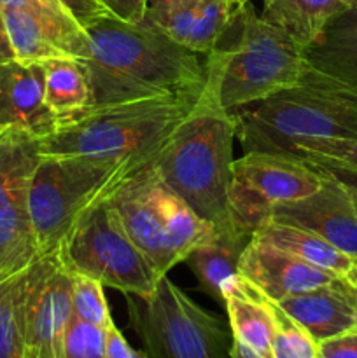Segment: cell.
Here are the masks:
<instances>
[{"label":"cell","mask_w":357,"mask_h":358,"mask_svg":"<svg viewBox=\"0 0 357 358\" xmlns=\"http://www.w3.org/2000/svg\"><path fill=\"white\" fill-rule=\"evenodd\" d=\"M265 2H268V0H265Z\"/></svg>","instance_id":"cell-42"},{"label":"cell","mask_w":357,"mask_h":358,"mask_svg":"<svg viewBox=\"0 0 357 358\" xmlns=\"http://www.w3.org/2000/svg\"><path fill=\"white\" fill-rule=\"evenodd\" d=\"M304 52L312 69L357 96V7L331 21Z\"/></svg>","instance_id":"cell-20"},{"label":"cell","mask_w":357,"mask_h":358,"mask_svg":"<svg viewBox=\"0 0 357 358\" xmlns=\"http://www.w3.org/2000/svg\"><path fill=\"white\" fill-rule=\"evenodd\" d=\"M41 159V140L0 142V283L27 271L38 259L28 191Z\"/></svg>","instance_id":"cell-10"},{"label":"cell","mask_w":357,"mask_h":358,"mask_svg":"<svg viewBox=\"0 0 357 358\" xmlns=\"http://www.w3.org/2000/svg\"><path fill=\"white\" fill-rule=\"evenodd\" d=\"M21 276L0 283V358H27L21 320Z\"/></svg>","instance_id":"cell-27"},{"label":"cell","mask_w":357,"mask_h":358,"mask_svg":"<svg viewBox=\"0 0 357 358\" xmlns=\"http://www.w3.org/2000/svg\"><path fill=\"white\" fill-rule=\"evenodd\" d=\"M328 171H331V173H335L336 177L342 178L345 184H349L350 187L357 192V173H352V171H332V170H328Z\"/></svg>","instance_id":"cell-38"},{"label":"cell","mask_w":357,"mask_h":358,"mask_svg":"<svg viewBox=\"0 0 357 358\" xmlns=\"http://www.w3.org/2000/svg\"><path fill=\"white\" fill-rule=\"evenodd\" d=\"M62 358H105V329L72 317L65 332Z\"/></svg>","instance_id":"cell-30"},{"label":"cell","mask_w":357,"mask_h":358,"mask_svg":"<svg viewBox=\"0 0 357 358\" xmlns=\"http://www.w3.org/2000/svg\"><path fill=\"white\" fill-rule=\"evenodd\" d=\"M289 154H296L308 164L322 170L357 173V136L300 140Z\"/></svg>","instance_id":"cell-26"},{"label":"cell","mask_w":357,"mask_h":358,"mask_svg":"<svg viewBox=\"0 0 357 358\" xmlns=\"http://www.w3.org/2000/svg\"><path fill=\"white\" fill-rule=\"evenodd\" d=\"M352 7H356L354 0H268L262 17L286 30L307 49L331 21Z\"/></svg>","instance_id":"cell-23"},{"label":"cell","mask_w":357,"mask_h":358,"mask_svg":"<svg viewBox=\"0 0 357 358\" xmlns=\"http://www.w3.org/2000/svg\"><path fill=\"white\" fill-rule=\"evenodd\" d=\"M105 358H146L142 352H136L130 346L122 332L112 322L105 329Z\"/></svg>","instance_id":"cell-34"},{"label":"cell","mask_w":357,"mask_h":358,"mask_svg":"<svg viewBox=\"0 0 357 358\" xmlns=\"http://www.w3.org/2000/svg\"><path fill=\"white\" fill-rule=\"evenodd\" d=\"M144 166L130 159L41 156L28 191L38 257L59 252L83 217Z\"/></svg>","instance_id":"cell-6"},{"label":"cell","mask_w":357,"mask_h":358,"mask_svg":"<svg viewBox=\"0 0 357 358\" xmlns=\"http://www.w3.org/2000/svg\"><path fill=\"white\" fill-rule=\"evenodd\" d=\"M196 98L156 96L90 107L41 140V156L130 159L149 164Z\"/></svg>","instance_id":"cell-3"},{"label":"cell","mask_w":357,"mask_h":358,"mask_svg":"<svg viewBox=\"0 0 357 358\" xmlns=\"http://www.w3.org/2000/svg\"><path fill=\"white\" fill-rule=\"evenodd\" d=\"M275 331L272 339L273 358H318V343L294 322L276 303H272Z\"/></svg>","instance_id":"cell-28"},{"label":"cell","mask_w":357,"mask_h":358,"mask_svg":"<svg viewBox=\"0 0 357 358\" xmlns=\"http://www.w3.org/2000/svg\"><path fill=\"white\" fill-rule=\"evenodd\" d=\"M230 358H259L248 348H245L241 343H238L237 339L231 338V346H230Z\"/></svg>","instance_id":"cell-37"},{"label":"cell","mask_w":357,"mask_h":358,"mask_svg":"<svg viewBox=\"0 0 357 358\" xmlns=\"http://www.w3.org/2000/svg\"><path fill=\"white\" fill-rule=\"evenodd\" d=\"M150 163L130 175L108 198L133 243L153 262L161 276L181 264L168 241L150 199Z\"/></svg>","instance_id":"cell-16"},{"label":"cell","mask_w":357,"mask_h":358,"mask_svg":"<svg viewBox=\"0 0 357 358\" xmlns=\"http://www.w3.org/2000/svg\"><path fill=\"white\" fill-rule=\"evenodd\" d=\"M247 2L251 0H200L188 48L196 55H210L223 44Z\"/></svg>","instance_id":"cell-25"},{"label":"cell","mask_w":357,"mask_h":358,"mask_svg":"<svg viewBox=\"0 0 357 358\" xmlns=\"http://www.w3.org/2000/svg\"><path fill=\"white\" fill-rule=\"evenodd\" d=\"M72 317V273L58 254L42 255L21 276L27 358H62Z\"/></svg>","instance_id":"cell-11"},{"label":"cell","mask_w":357,"mask_h":358,"mask_svg":"<svg viewBox=\"0 0 357 358\" xmlns=\"http://www.w3.org/2000/svg\"><path fill=\"white\" fill-rule=\"evenodd\" d=\"M150 170V199L178 262H184L200 243L212 236L216 226L202 219L177 192L172 191L156 173L153 163Z\"/></svg>","instance_id":"cell-22"},{"label":"cell","mask_w":357,"mask_h":358,"mask_svg":"<svg viewBox=\"0 0 357 358\" xmlns=\"http://www.w3.org/2000/svg\"><path fill=\"white\" fill-rule=\"evenodd\" d=\"M251 240L252 233L237 224L216 226L212 236L189 254L184 262L189 264L203 292L223 303L224 283L238 275V264Z\"/></svg>","instance_id":"cell-19"},{"label":"cell","mask_w":357,"mask_h":358,"mask_svg":"<svg viewBox=\"0 0 357 358\" xmlns=\"http://www.w3.org/2000/svg\"><path fill=\"white\" fill-rule=\"evenodd\" d=\"M97 2L104 6L111 16L130 23H140L147 10V0H97Z\"/></svg>","instance_id":"cell-33"},{"label":"cell","mask_w":357,"mask_h":358,"mask_svg":"<svg viewBox=\"0 0 357 358\" xmlns=\"http://www.w3.org/2000/svg\"><path fill=\"white\" fill-rule=\"evenodd\" d=\"M233 114L244 152L289 154L300 140L357 136V96L310 65L296 86Z\"/></svg>","instance_id":"cell-4"},{"label":"cell","mask_w":357,"mask_h":358,"mask_svg":"<svg viewBox=\"0 0 357 358\" xmlns=\"http://www.w3.org/2000/svg\"><path fill=\"white\" fill-rule=\"evenodd\" d=\"M90 58L84 59L91 107L156 96L198 98L205 65L198 55L147 21L130 23L102 16L86 27Z\"/></svg>","instance_id":"cell-1"},{"label":"cell","mask_w":357,"mask_h":358,"mask_svg":"<svg viewBox=\"0 0 357 358\" xmlns=\"http://www.w3.org/2000/svg\"><path fill=\"white\" fill-rule=\"evenodd\" d=\"M238 275L262 297L276 304L287 297L329 285L338 278L254 238L244 250Z\"/></svg>","instance_id":"cell-15"},{"label":"cell","mask_w":357,"mask_h":358,"mask_svg":"<svg viewBox=\"0 0 357 358\" xmlns=\"http://www.w3.org/2000/svg\"><path fill=\"white\" fill-rule=\"evenodd\" d=\"M16 59L42 63L55 58H90L86 27L48 7H0Z\"/></svg>","instance_id":"cell-12"},{"label":"cell","mask_w":357,"mask_h":358,"mask_svg":"<svg viewBox=\"0 0 357 358\" xmlns=\"http://www.w3.org/2000/svg\"><path fill=\"white\" fill-rule=\"evenodd\" d=\"M322 180L321 168L296 154L244 152L233 163L230 203L234 224L254 234L276 206L308 198Z\"/></svg>","instance_id":"cell-9"},{"label":"cell","mask_w":357,"mask_h":358,"mask_svg":"<svg viewBox=\"0 0 357 358\" xmlns=\"http://www.w3.org/2000/svg\"><path fill=\"white\" fill-rule=\"evenodd\" d=\"M0 7H48L70 14L84 27L108 14V10L97 0H0Z\"/></svg>","instance_id":"cell-31"},{"label":"cell","mask_w":357,"mask_h":358,"mask_svg":"<svg viewBox=\"0 0 357 358\" xmlns=\"http://www.w3.org/2000/svg\"><path fill=\"white\" fill-rule=\"evenodd\" d=\"M279 306L317 343L357 329V311L342 278L329 285L287 297Z\"/></svg>","instance_id":"cell-17"},{"label":"cell","mask_w":357,"mask_h":358,"mask_svg":"<svg viewBox=\"0 0 357 358\" xmlns=\"http://www.w3.org/2000/svg\"><path fill=\"white\" fill-rule=\"evenodd\" d=\"M346 280H349V282H354V283H357V266H354V269L352 271L349 273V275L345 276Z\"/></svg>","instance_id":"cell-40"},{"label":"cell","mask_w":357,"mask_h":358,"mask_svg":"<svg viewBox=\"0 0 357 358\" xmlns=\"http://www.w3.org/2000/svg\"><path fill=\"white\" fill-rule=\"evenodd\" d=\"M188 2H191V0H147L146 13H153V14L168 13V10L177 9V7L184 6V3Z\"/></svg>","instance_id":"cell-36"},{"label":"cell","mask_w":357,"mask_h":358,"mask_svg":"<svg viewBox=\"0 0 357 358\" xmlns=\"http://www.w3.org/2000/svg\"><path fill=\"white\" fill-rule=\"evenodd\" d=\"M58 119L44 101V65L13 59L0 65V142L44 140Z\"/></svg>","instance_id":"cell-14"},{"label":"cell","mask_w":357,"mask_h":358,"mask_svg":"<svg viewBox=\"0 0 357 358\" xmlns=\"http://www.w3.org/2000/svg\"><path fill=\"white\" fill-rule=\"evenodd\" d=\"M252 238L261 243L280 248V250L287 252L315 268L324 269L338 278H345L356 266L352 259L332 247L328 240L318 236L314 231L294 226V224L268 219L254 231Z\"/></svg>","instance_id":"cell-21"},{"label":"cell","mask_w":357,"mask_h":358,"mask_svg":"<svg viewBox=\"0 0 357 358\" xmlns=\"http://www.w3.org/2000/svg\"><path fill=\"white\" fill-rule=\"evenodd\" d=\"M342 282H343V289H345V292L349 294L350 301H352L354 308H356V311H357V283L349 282L346 278H342Z\"/></svg>","instance_id":"cell-39"},{"label":"cell","mask_w":357,"mask_h":358,"mask_svg":"<svg viewBox=\"0 0 357 358\" xmlns=\"http://www.w3.org/2000/svg\"><path fill=\"white\" fill-rule=\"evenodd\" d=\"M223 304L230 318L231 338L259 358H273L272 339L275 331L272 301L252 289L240 275L223 287Z\"/></svg>","instance_id":"cell-18"},{"label":"cell","mask_w":357,"mask_h":358,"mask_svg":"<svg viewBox=\"0 0 357 358\" xmlns=\"http://www.w3.org/2000/svg\"><path fill=\"white\" fill-rule=\"evenodd\" d=\"M354 2H356V7H357V0H354Z\"/></svg>","instance_id":"cell-41"},{"label":"cell","mask_w":357,"mask_h":358,"mask_svg":"<svg viewBox=\"0 0 357 358\" xmlns=\"http://www.w3.org/2000/svg\"><path fill=\"white\" fill-rule=\"evenodd\" d=\"M322 173L324 180L317 192L276 206L268 219L314 231L357 266V192L331 171Z\"/></svg>","instance_id":"cell-13"},{"label":"cell","mask_w":357,"mask_h":358,"mask_svg":"<svg viewBox=\"0 0 357 358\" xmlns=\"http://www.w3.org/2000/svg\"><path fill=\"white\" fill-rule=\"evenodd\" d=\"M234 138V114L223 107L216 77L205 69L203 90L153 166L172 191L214 226L234 224L230 203Z\"/></svg>","instance_id":"cell-2"},{"label":"cell","mask_w":357,"mask_h":358,"mask_svg":"<svg viewBox=\"0 0 357 358\" xmlns=\"http://www.w3.org/2000/svg\"><path fill=\"white\" fill-rule=\"evenodd\" d=\"M44 65V101L58 124L93 103L90 80L80 59L55 58Z\"/></svg>","instance_id":"cell-24"},{"label":"cell","mask_w":357,"mask_h":358,"mask_svg":"<svg viewBox=\"0 0 357 358\" xmlns=\"http://www.w3.org/2000/svg\"><path fill=\"white\" fill-rule=\"evenodd\" d=\"M72 273L74 317L86 324L107 329L112 324L111 308L104 292V283L80 273Z\"/></svg>","instance_id":"cell-29"},{"label":"cell","mask_w":357,"mask_h":358,"mask_svg":"<svg viewBox=\"0 0 357 358\" xmlns=\"http://www.w3.org/2000/svg\"><path fill=\"white\" fill-rule=\"evenodd\" d=\"M128 311L146 358H230L231 339L219 317L168 276L147 299L128 296Z\"/></svg>","instance_id":"cell-7"},{"label":"cell","mask_w":357,"mask_h":358,"mask_svg":"<svg viewBox=\"0 0 357 358\" xmlns=\"http://www.w3.org/2000/svg\"><path fill=\"white\" fill-rule=\"evenodd\" d=\"M318 358H357V329L318 343Z\"/></svg>","instance_id":"cell-32"},{"label":"cell","mask_w":357,"mask_h":358,"mask_svg":"<svg viewBox=\"0 0 357 358\" xmlns=\"http://www.w3.org/2000/svg\"><path fill=\"white\" fill-rule=\"evenodd\" d=\"M56 254L70 271L139 299H147L163 278L128 236L108 199L83 217Z\"/></svg>","instance_id":"cell-8"},{"label":"cell","mask_w":357,"mask_h":358,"mask_svg":"<svg viewBox=\"0 0 357 358\" xmlns=\"http://www.w3.org/2000/svg\"><path fill=\"white\" fill-rule=\"evenodd\" d=\"M13 59H16V56H14L9 34H7L6 28V21H4L2 16V9H0V65L13 62Z\"/></svg>","instance_id":"cell-35"},{"label":"cell","mask_w":357,"mask_h":358,"mask_svg":"<svg viewBox=\"0 0 357 358\" xmlns=\"http://www.w3.org/2000/svg\"><path fill=\"white\" fill-rule=\"evenodd\" d=\"M237 41L206 55L205 69L216 77L219 100L227 112L266 100L296 86L307 70V49L286 30L255 13L251 2L237 21Z\"/></svg>","instance_id":"cell-5"}]
</instances>
